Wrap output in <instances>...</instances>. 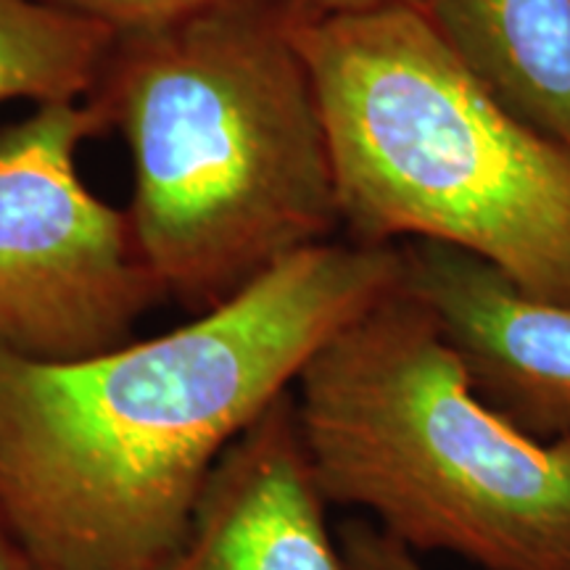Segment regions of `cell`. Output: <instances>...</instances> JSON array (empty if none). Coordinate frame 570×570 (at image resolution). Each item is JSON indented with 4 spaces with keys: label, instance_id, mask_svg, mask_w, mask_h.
Wrapping results in <instances>:
<instances>
[{
    "label": "cell",
    "instance_id": "obj_12",
    "mask_svg": "<svg viewBox=\"0 0 570 570\" xmlns=\"http://www.w3.org/2000/svg\"><path fill=\"white\" fill-rule=\"evenodd\" d=\"M0 570H40L30 550L24 547V541L13 531L3 508H0Z\"/></svg>",
    "mask_w": 570,
    "mask_h": 570
},
{
    "label": "cell",
    "instance_id": "obj_5",
    "mask_svg": "<svg viewBox=\"0 0 570 570\" xmlns=\"http://www.w3.org/2000/svg\"><path fill=\"white\" fill-rule=\"evenodd\" d=\"M106 132L96 104L38 106L0 130V348L77 362L132 341L164 296L127 209L85 185L77 151Z\"/></svg>",
    "mask_w": 570,
    "mask_h": 570
},
{
    "label": "cell",
    "instance_id": "obj_13",
    "mask_svg": "<svg viewBox=\"0 0 570 570\" xmlns=\"http://www.w3.org/2000/svg\"><path fill=\"white\" fill-rule=\"evenodd\" d=\"M396 3V0H294L296 9L306 13H336V11H360L373 9V6ZM407 3H417V0H407Z\"/></svg>",
    "mask_w": 570,
    "mask_h": 570
},
{
    "label": "cell",
    "instance_id": "obj_8",
    "mask_svg": "<svg viewBox=\"0 0 570 570\" xmlns=\"http://www.w3.org/2000/svg\"><path fill=\"white\" fill-rule=\"evenodd\" d=\"M515 117L570 151V0H417Z\"/></svg>",
    "mask_w": 570,
    "mask_h": 570
},
{
    "label": "cell",
    "instance_id": "obj_1",
    "mask_svg": "<svg viewBox=\"0 0 570 570\" xmlns=\"http://www.w3.org/2000/svg\"><path fill=\"white\" fill-rule=\"evenodd\" d=\"M399 283V244L331 238L154 338L77 362L0 348V508L40 570H159L219 458Z\"/></svg>",
    "mask_w": 570,
    "mask_h": 570
},
{
    "label": "cell",
    "instance_id": "obj_11",
    "mask_svg": "<svg viewBox=\"0 0 570 570\" xmlns=\"http://www.w3.org/2000/svg\"><path fill=\"white\" fill-rule=\"evenodd\" d=\"M348 570H425L415 552L399 544L370 520H354L338 533Z\"/></svg>",
    "mask_w": 570,
    "mask_h": 570
},
{
    "label": "cell",
    "instance_id": "obj_7",
    "mask_svg": "<svg viewBox=\"0 0 570 570\" xmlns=\"http://www.w3.org/2000/svg\"><path fill=\"white\" fill-rule=\"evenodd\" d=\"M325 508L291 389L219 458L159 570H348Z\"/></svg>",
    "mask_w": 570,
    "mask_h": 570
},
{
    "label": "cell",
    "instance_id": "obj_10",
    "mask_svg": "<svg viewBox=\"0 0 570 570\" xmlns=\"http://www.w3.org/2000/svg\"><path fill=\"white\" fill-rule=\"evenodd\" d=\"M40 3L109 27L114 35H132L246 0H40Z\"/></svg>",
    "mask_w": 570,
    "mask_h": 570
},
{
    "label": "cell",
    "instance_id": "obj_6",
    "mask_svg": "<svg viewBox=\"0 0 570 570\" xmlns=\"http://www.w3.org/2000/svg\"><path fill=\"white\" fill-rule=\"evenodd\" d=\"M402 283L431 312L499 415L541 441L570 439V302L525 294L479 256L402 240Z\"/></svg>",
    "mask_w": 570,
    "mask_h": 570
},
{
    "label": "cell",
    "instance_id": "obj_3",
    "mask_svg": "<svg viewBox=\"0 0 570 570\" xmlns=\"http://www.w3.org/2000/svg\"><path fill=\"white\" fill-rule=\"evenodd\" d=\"M291 35L354 240H433L570 302V151L499 101L417 3L294 6Z\"/></svg>",
    "mask_w": 570,
    "mask_h": 570
},
{
    "label": "cell",
    "instance_id": "obj_2",
    "mask_svg": "<svg viewBox=\"0 0 570 570\" xmlns=\"http://www.w3.org/2000/svg\"><path fill=\"white\" fill-rule=\"evenodd\" d=\"M291 17V0H246L117 35L90 92L130 148L135 246L194 315L341 227Z\"/></svg>",
    "mask_w": 570,
    "mask_h": 570
},
{
    "label": "cell",
    "instance_id": "obj_4",
    "mask_svg": "<svg viewBox=\"0 0 570 570\" xmlns=\"http://www.w3.org/2000/svg\"><path fill=\"white\" fill-rule=\"evenodd\" d=\"M294 402L327 504L370 512L417 558L570 570V439H533L483 402L404 283L306 362Z\"/></svg>",
    "mask_w": 570,
    "mask_h": 570
},
{
    "label": "cell",
    "instance_id": "obj_9",
    "mask_svg": "<svg viewBox=\"0 0 570 570\" xmlns=\"http://www.w3.org/2000/svg\"><path fill=\"white\" fill-rule=\"evenodd\" d=\"M114 38L109 27L40 0H0V104L88 101Z\"/></svg>",
    "mask_w": 570,
    "mask_h": 570
}]
</instances>
